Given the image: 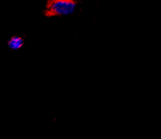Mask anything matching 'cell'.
<instances>
[{
	"instance_id": "2",
	"label": "cell",
	"mask_w": 161,
	"mask_h": 139,
	"mask_svg": "<svg viewBox=\"0 0 161 139\" xmlns=\"http://www.w3.org/2000/svg\"><path fill=\"white\" fill-rule=\"evenodd\" d=\"M7 45L11 50H21L24 45V39L21 38V36H12L7 42Z\"/></svg>"
},
{
	"instance_id": "1",
	"label": "cell",
	"mask_w": 161,
	"mask_h": 139,
	"mask_svg": "<svg viewBox=\"0 0 161 139\" xmlns=\"http://www.w3.org/2000/svg\"><path fill=\"white\" fill-rule=\"evenodd\" d=\"M78 9L77 0H50L46 7L49 16H69L73 15Z\"/></svg>"
}]
</instances>
